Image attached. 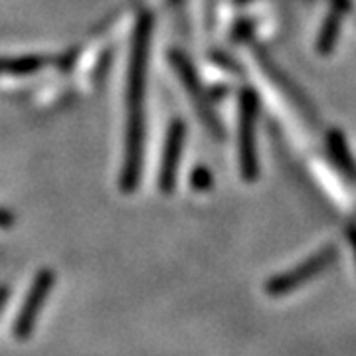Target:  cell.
<instances>
[{
	"label": "cell",
	"instance_id": "1",
	"mask_svg": "<svg viewBox=\"0 0 356 356\" xmlns=\"http://www.w3.org/2000/svg\"><path fill=\"white\" fill-rule=\"evenodd\" d=\"M151 14H143L137 22L127 74V131H125V159L119 177L123 192H133L139 184L143 147H145V88H147V65L151 50Z\"/></svg>",
	"mask_w": 356,
	"mask_h": 356
},
{
	"label": "cell",
	"instance_id": "2",
	"mask_svg": "<svg viewBox=\"0 0 356 356\" xmlns=\"http://www.w3.org/2000/svg\"><path fill=\"white\" fill-rule=\"evenodd\" d=\"M257 115L259 102L252 89H243L240 93V119H238V151H240V170L242 177L252 182L257 178Z\"/></svg>",
	"mask_w": 356,
	"mask_h": 356
},
{
	"label": "cell",
	"instance_id": "3",
	"mask_svg": "<svg viewBox=\"0 0 356 356\" xmlns=\"http://www.w3.org/2000/svg\"><path fill=\"white\" fill-rule=\"evenodd\" d=\"M54 281H56V275H54V271H50V269H42L38 275H36L34 285L30 287L28 297H26L24 303H22V311L18 313L16 323H14V337H18L20 341L28 339V334L34 331V323L38 318L46 297L50 295L51 287H54Z\"/></svg>",
	"mask_w": 356,
	"mask_h": 356
},
{
	"label": "cell",
	"instance_id": "4",
	"mask_svg": "<svg viewBox=\"0 0 356 356\" xmlns=\"http://www.w3.org/2000/svg\"><path fill=\"white\" fill-rule=\"evenodd\" d=\"M170 62L175 65V70L178 72V77H180V81H182V86L186 88L188 91V95L192 97V102L196 105V111L200 113L202 117L204 125L210 129L216 137H222L220 133H222V129L218 125L216 121V115L212 111V107H210V103L206 99V95H204V89L200 86V79L196 76V72H194V67L191 65V62L180 54V51H172L170 54Z\"/></svg>",
	"mask_w": 356,
	"mask_h": 356
},
{
	"label": "cell",
	"instance_id": "5",
	"mask_svg": "<svg viewBox=\"0 0 356 356\" xmlns=\"http://www.w3.org/2000/svg\"><path fill=\"white\" fill-rule=\"evenodd\" d=\"M184 135H186V125L182 119H175L168 127L165 140V153L161 161V172H159V188L168 194L177 186L178 165L182 156V147H184Z\"/></svg>",
	"mask_w": 356,
	"mask_h": 356
},
{
	"label": "cell",
	"instance_id": "6",
	"mask_svg": "<svg viewBox=\"0 0 356 356\" xmlns=\"http://www.w3.org/2000/svg\"><path fill=\"white\" fill-rule=\"evenodd\" d=\"M332 257H334V250H332V248L323 250L321 254L313 255L307 264L295 267V269L289 271V273L280 275L277 280H273L271 283H267V293H269V295H283V293L291 291V289H295V287H299L301 283H305L309 277H313L315 273L323 271L325 267L331 264Z\"/></svg>",
	"mask_w": 356,
	"mask_h": 356
},
{
	"label": "cell",
	"instance_id": "7",
	"mask_svg": "<svg viewBox=\"0 0 356 356\" xmlns=\"http://www.w3.org/2000/svg\"><path fill=\"white\" fill-rule=\"evenodd\" d=\"M346 6H348L346 0H334L332 2L331 13L327 16L325 24L321 28V34H318L317 48L323 56L329 54L334 48V44H337V36H339V30H341V20H343Z\"/></svg>",
	"mask_w": 356,
	"mask_h": 356
},
{
	"label": "cell",
	"instance_id": "8",
	"mask_svg": "<svg viewBox=\"0 0 356 356\" xmlns=\"http://www.w3.org/2000/svg\"><path fill=\"white\" fill-rule=\"evenodd\" d=\"M50 64L46 56H20V58H0V76H30Z\"/></svg>",
	"mask_w": 356,
	"mask_h": 356
},
{
	"label": "cell",
	"instance_id": "9",
	"mask_svg": "<svg viewBox=\"0 0 356 356\" xmlns=\"http://www.w3.org/2000/svg\"><path fill=\"white\" fill-rule=\"evenodd\" d=\"M261 64H264V67L267 70V74L273 77V79H275L277 83H280L281 89H287V95L291 97L293 102L297 103V105H299V107H301V109H303L307 115H313V107L309 105L307 97L303 95V91H301V89H297V86H293L291 81L287 79V76H285V74L281 72L277 65L273 64V62H271L269 58H266V56L261 58Z\"/></svg>",
	"mask_w": 356,
	"mask_h": 356
},
{
	"label": "cell",
	"instance_id": "10",
	"mask_svg": "<svg viewBox=\"0 0 356 356\" xmlns=\"http://www.w3.org/2000/svg\"><path fill=\"white\" fill-rule=\"evenodd\" d=\"M329 151H331L332 161L341 166L348 177L356 178L355 161H353V156L348 153L346 143H344L343 135H341L339 131H331V133H329Z\"/></svg>",
	"mask_w": 356,
	"mask_h": 356
},
{
	"label": "cell",
	"instance_id": "11",
	"mask_svg": "<svg viewBox=\"0 0 356 356\" xmlns=\"http://www.w3.org/2000/svg\"><path fill=\"white\" fill-rule=\"evenodd\" d=\"M192 182H194V186L196 188H210V182H212V178H210V172L206 170V168H196L194 170V175H192Z\"/></svg>",
	"mask_w": 356,
	"mask_h": 356
},
{
	"label": "cell",
	"instance_id": "12",
	"mask_svg": "<svg viewBox=\"0 0 356 356\" xmlns=\"http://www.w3.org/2000/svg\"><path fill=\"white\" fill-rule=\"evenodd\" d=\"M14 224V216L10 212H6V210H0V226L4 228V226H13Z\"/></svg>",
	"mask_w": 356,
	"mask_h": 356
},
{
	"label": "cell",
	"instance_id": "13",
	"mask_svg": "<svg viewBox=\"0 0 356 356\" xmlns=\"http://www.w3.org/2000/svg\"><path fill=\"white\" fill-rule=\"evenodd\" d=\"M350 240H353V243H355V252H356V229L350 232Z\"/></svg>",
	"mask_w": 356,
	"mask_h": 356
}]
</instances>
